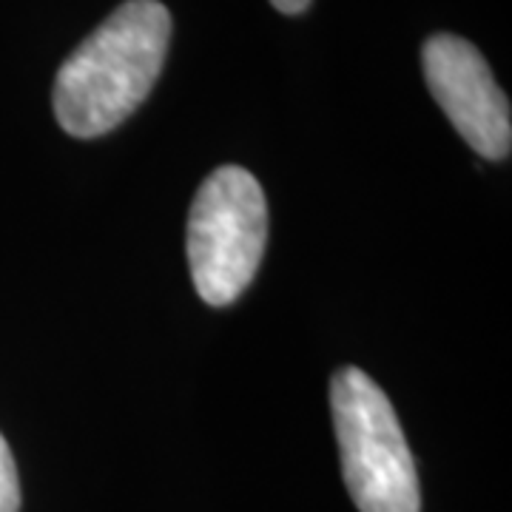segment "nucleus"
<instances>
[{"mask_svg": "<svg viewBox=\"0 0 512 512\" xmlns=\"http://www.w3.org/2000/svg\"><path fill=\"white\" fill-rule=\"evenodd\" d=\"M20 510V478L15 456L6 439L0 436V512Z\"/></svg>", "mask_w": 512, "mask_h": 512, "instance_id": "nucleus-5", "label": "nucleus"}, {"mask_svg": "<svg viewBox=\"0 0 512 512\" xmlns=\"http://www.w3.org/2000/svg\"><path fill=\"white\" fill-rule=\"evenodd\" d=\"M171 43V12L160 0H126L86 37L55 77L52 106L77 140L109 134L160 80Z\"/></svg>", "mask_w": 512, "mask_h": 512, "instance_id": "nucleus-1", "label": "nucleus"}, {"mask_svg": "<svg viewBox=\"0 0 512 512\" xmlns=\"http://www.w3.org/2000/svg\"><path fill=\"white\" fill-rule=\"evenodd\" d=\"M268 242L262 185L239 165H220L202 180L188 214V268L208 305L237 302L254 282Z\"/></svg>", "mask_w": 512, "mask_h": 512, "instance_id": "nucleus-3", "label": "nucleus"}, {"mask_svg": "<svg viewBox=\"0 0 512 512\" xmlns=\"http://www.w3.org/2000/svg\"><path fill=\"white\" fill-rule=\"evenodd\" d=\"M271 6L282 15H302L311 6V0H271Z\"/></svg>", "mask_w": 512, "mask_h": 512, "instance_id": "nucleus-6", "label": "nucleus"}, {"mask_svg": "<svg viewBox=\"0 0 512 512\" xmlns=\"http://www.w3.org/2000/svg\"><path fill=\"white\" fill-rule=\"evenodd\" d=\"M421 69L433 100L473 151L487 160L510 157V100L495 83L490 63L470 40L450 32L427 37Z\"/></svg>", "mask_w": 512, "mask_h": 512, "instance_id": "nucleus-4", "label": "nucleus"}, {"mask_svg": "<svg viewBox=\"0 0 512 512\" xmlns=\"http://www.w3.org/2000/svg\"><path fill=\"white\" fill-rule=\"evenodd\" d=\"M330 410L342 476L359 512H419L421 490L399 416L379 384L359 367H339Z\"/></svg>", "mask_w": 512, "mask_h": 512, "instance_id": "nucleus-2", "label": "nucleus"}]
</instances>
